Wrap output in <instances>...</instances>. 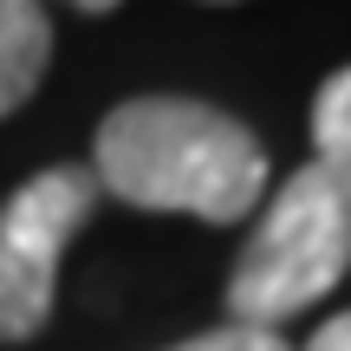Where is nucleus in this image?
Instances as JSON below:
<instances>
[{
	"instance_id": "obj_1",
	"label": "nucleus",
	"mask_w": 351,
	"mask_h": 351,
	"mask_svg": "<svg viewBox=\"0 0 351 351\" xmlns=\"http://www.w3.org/2000/svg\"><path fill=\"white\" fill-rule=\"evenodd\" d=\"M91 176L130 208L241 221L267 195V150L247 124L195 98H130L98 124Z\"/></svg>"
},
{
	"instance_id": "obj_2",
	"label": "nucleus",
	"mask_w": 351,
	"mask_h": 351,
	"mask_svg": "<svg viewBox=\"0 0 351 351\" xmlns=\"http://www.w3.org/2000/svg\"><path fill=\"white\" fill-rule=\"evenodd\" d=\"M351 267V202L319 163L293 169L274 189L267 215L254 221L234 274H228V313L234 326H287L313 300H326Z\"/></svg>"
},
{
	"instance_id": "obj_3",
	"label": "nucleus",
	"mask_w": 351,
	"mask_h": 351,
	"mask_svg": "<svg viewBox=\"0 0 351 351\" xmlns=\"http://www.w3.org/2000/svg\"><path fill=\"white\" fill-rule=\"evenodd\" d=\"M98 208V176L59 163L0 202V345H26L52 319L59 254Z\"/></svg>"
},
{
	"instance_id": "obj_4",
	"label": "nucleus",
	"mask_w": 351,
	"mask_h": 351,
	"mask_svg": "<svg viewBox=\"0 0 351 351\" xmlns=\"http://www.w3.org/2000/svg\"><path fill=\"white\" fill-rule=\"evenodd\" d=\"M52 59V20L39 0H0V117L39 91Z\"/></svg>"
},
{
	"instance_id": "obj_5",
	"label": "nucleus",
	"mask_w": 351,
	"mask_h": 351,
	"mask_svg": "<svg viewBox=\"0 0 351 351\" xmlns=\"http://www.w3.org/2000/svg\"><path fill=\"white\" fill-rule=\"evenodd\" d=\"M313 143H319L313 163L326 169L332 182L345 189V202H351V65H345V72H332L326 85H319V104H313Z\"/></svg>"
},
{
	"instance_id": "obj_6",
	"label": "nucleus",
	"mask_w": 351,
	"mask_h": 351,
	"mask_svg": "<svg viewBox=\"0 0 351 351\" xmlns=\"http://www.w3.org/2000/svg\"><path fill=\"white\" fill-rule=\"evenodd\" d=\"M176 351H287V339L261 332V326H215V332H202V339H189Z\"/></svg>"
},
{
	"instance_id": "obj_7",
	"label": "nucleus",
	"mask_w": 351,
	"mask_h": 351,
	"mask_svg": "<svg viewBox=\"0 0 351 351\" xmlns=\"http://www.w3.org/2000/svg\"><path fill=\"white\" fill-rule=\"evenodd\" d=\"M306 351H351V313L326 319V326L313 332V345H306Z\"/></svg>"
},
{
	"instance_id": "obj_8",
	"label": "nucleus",
	"mask_w": 351,
	"mask_h": 351,
	"mask_svg": "<svg viewBox=\"0 0 351 351\" xmlns=\"http://www.w3.org/2000/svg\"><path fill=\"white\" fill-rule=\"evenodd\" d=\"M72 7H78V13H111L117 0H72Z\"/></svg>"
}]
</instances>
